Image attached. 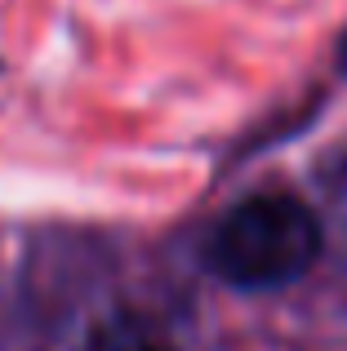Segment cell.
<instances>
[{"label":"cell","instance_id":"2","mask_svg":"<svg viewBox=\"0 0 347 351\" xmlns=\"http://www.w3.org/2000/svg\"><path fill=\"white\" fill-rule=\"evenodd\" d=\"M85 351H174V338L143 311H116L89 329Z\"/></svg>","mask_w":347,"mask_h":351},{"label":"cell","instance_id":"1","mask_svg":"<svg viewBox=\"0 0 347 351\" xmlns=\"http://www.w3.org/2000/svg\"><path fill=\"white\" fill-rule=\"evenodd\" d=\"M321 254V223L294 191H254L218 218L209 267L236 289L294 285Z\"/></svg>","mask_w":347,"mask_h":351}]
</instances>
